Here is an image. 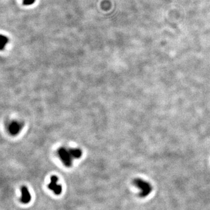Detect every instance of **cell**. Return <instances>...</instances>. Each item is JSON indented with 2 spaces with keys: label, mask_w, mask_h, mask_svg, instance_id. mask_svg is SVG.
Returning <instances> with one entry per match:
<instances>
[{
  "label": "cell",
  "mask_w": 210,
  "mask_h": 210,
  "mask_svg": "<svg viewBox=\"0 0 210 210\" xmlns=\"http://www.w3.org/2000/svg\"><path fill=\"white\" fill-rule=\"evenodd\" d=\"M22 196L20 198V202L23 204H27L31 200V195L26 186H22L21 189Z\"/></svg>",
  "instance_id": "277c9868"
},
{
  "label": "cell",
  "mask_w": 210,
  "mask_h": 210,
  "mask_svg": "<svg viewBox=\"0 0 210 210\" xmlns=\"http://www.w3.org/2000/svg\"><path fill=\"white\" fill-rule=\"evenodd\" d=\"M58 154L64 165L67 167H71L73 159H78L81 157L82 151L80 149L61 148L58 151Z\"/></svg>",
  "instance_id": "6da1fadb"
},
{
  "label": "cell",
  "mask_w": 210,
  "mask_h": 210,
  "mask_svg": "<svg viewBox=\"0 0 210 210\" xmlns=\"http://www.w3.org/2000/svg\"><path fill=\"white\" fill-rule=\"evenodd\" d=\"M35 0H24L23 4L25 5H30L33 3H34Z\"/></svg>",
  "instance_id": "52a82bcc"
},
{
  "label": "cell",
  "mask_w": 210,
  "mask_h": 210,
  "mask_svg": "<svg viewBox=\"0 0 210 210\" xmlns=\"http://www.w3.org/2000/svg\"><path fill=\"white\" fill-rule=\"evenodd\" d=\"M50 180V183L48 186L49 188L53 191L56 194L60 195L62 192V186L57 184L58 178L56 176L53 175L51 177Z\"/></svg>",
  "instance_id": "3957f363"
},
{
  "label": "cell",
  "mask_w": 210,
  "mask_h": 210,
  "mask_svg": "<svg viewBox=\"0 0 210 210\" xmlns=\"http://www.w3.org/2000/svg\"><path fill=\"white\" fill-rule=\"evenodd\" d=\"M133 183L140 190V196L141 197H146L151 194L152 190V187L150 183L142 179L137 178L134 180Z\"/></svg>",
  "instance_id": "7a4b0ae2"
},
{
  "label": "cell",
  "mask_w": 210,
  "mask_h": 210,
  "mask_svg": "<svg viewBox=\"0 0 210 210\" xmlns=\"http://www.w3.org/2000/svg\"><path fill=\"white\" fill-rule=\"evenodd\" d=\"M0 41H1V49L2 50L5 47L6 44L7 43L8 39L5 36H1V39H0Z\"/></svg>",
  "instance_id": "8992f818"
},
{
  "label": "cell",
  "mask_w": 210,
  "mask_h": 210,
  "mask_svg": "<svg viewBox=\"0 0 210 210\" xmlns=\"http://www.w3.org/2000/svg\"><path fill=\"white\" fill-rule=\"evenodd\" d=\"M21 127H22V126L19 123L13 122L9 125V130L10 131V132L11 133H12L13 134H15L18 133L20 131Z\"/></svg>",
  "instance_id": "5b68a950"
}]
</instances>
